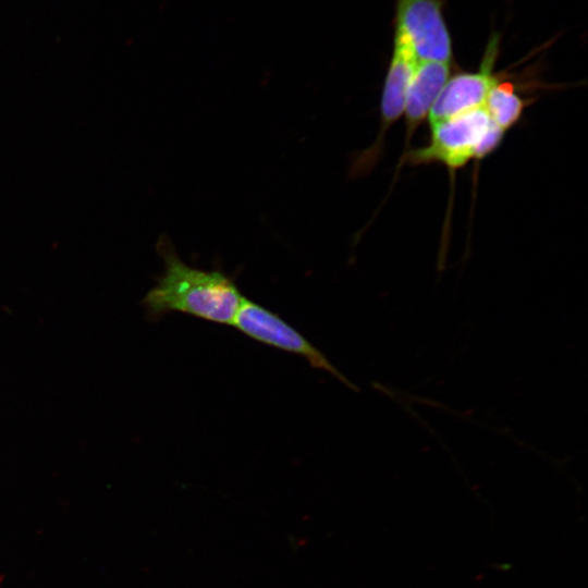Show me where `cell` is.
Instances as JSON below:
<instances>
[{"instance_id": "6", "label": "cell", "mask_w": 588, "mask_h": 588, "mask_svg": "<svg viewBox=\"0 0 588 588\" xmlns=\"http://www.w3.org/2000/svg\"><path fill=\"white\" fill-rule=\"evenodd\" d=\"M499 49L500 36L493 33L479 69L458 73L448 79L429 113L430 124L483 107L489 93L499 83L493 72Z\"/></svg>"}, {"instance_id": "2", "label": "cell", "mask_w": 588, "mask_h": 588, "mask_svg": "<svg viewBox=\"0 0 588 588\" xmlns=\"http://www.w3.org/2000/svg\"><path fill=\"white\" fill-rule=\"evenodd\" d=\"M493 125L483 107L432 123L429 143L406 150L402 163H441L455 171L471 160L486 158L483 142Z\"/></svg>"}, {"instance_id": "1", "label": "cell", "mask_w": 588, "mask_h": 588, "mask_svg": "<svg viewBox=\"0 0 588 588\" xmlns=\"http://www.w3.org/2000/svg\"><path fill=\"white\" fill-rule=\"evenodd\" d=\"M158 252L164 272L144 298L154 317L182 313L210 322L232 324L244 299L234 281L218 270L185 264L169 238L162 236Z\"/></svg>"}, {"instance_id": "5", "label": "cell", "mask_w": 588, "mask_h": 588, "mask_svg": "<svg viewBox=\"0 0 588 588\" xmlns=\"http://www.w3.org/2000/svg\"><path fill=\"white\" fill-rule=\"evenodd\" d=\"M417 62L409 46L394 34L392 56L381 95L378 136L369 148L357 155L351 167V175L365 174L379 159L387 132L404 112L407 88Z\"/></svg>"}, {"instance_id": "3", "label": "cell", "mask_w": 588, "mask_h": 588, "mask_svg": "<svg viewBox=\"0 0 588 588\" xmlns=\"http://www.w3.org/2000/svg\"><path fill=\"white\" fill-rule=\"evenodd\" d=\"M394 34L409 46L417 61L452 60V38L441 0H395Z\"/></svg>"}, {"instance_id": "7", "label": "cell", "mask_w": 588, "mask_h": 588, "mask_svg": "<svg viewBox=\"0 0 588 588\" xmlns=\"http://www.w3.org/2000/svg\"><path fill=\"white\" fill-rule=\"evenodd\" d=\"M450 78V63L418 61L411 78L404 107L405 147L429 113Z\"/></svg>"}, {"instance_id": "8", "label": "cell", "mask_w": 588, "mask_h": 588, "mask_svg": "<svg viewBox=\"0 0 588 588\" xmlns=\"http://www.w3.org/2000/svg\"><path fill=\"white\" fill-rule=\"evenodd\" d=\"M526 106V99L511 83L499 81L489 93L483 108L491 121L506 132L519 121Z\"/></svg>"}, {"instance_id": "4", "label": "cell", "mask_w": 588, "mask_h": 588, "mask_svg": "<svg viewBox=\"0 0 588 588\" xmlns=\"http://www.w3.org/2000/svg\"><path fill=\"white\" fill-rule=\"evenodd\" d=\"M232 326L255 341L306 358L313 367L331 373L356 390L303 334L264 306L244 297Z\"/></svg>"}]
</instances>
